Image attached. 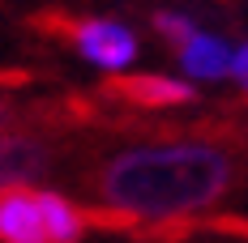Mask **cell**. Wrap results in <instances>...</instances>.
<instances>
[{
  "instance_id": "3957f363",
  "label": "cell",
  "mask_w": 248,
  "mask_h": 243,
  "mask_svg": "<svg viewBox=\"0 0 248 243\" xmlns=\"http://www.w3.org/2000/svg\"><path fill=\"white\" fill-rule=\"evenodd\" d=\"M0 243H47L39 218V192H4L0 196Z\"/></svg>"
},
{
  "instance_id": "6da1fadb",
  "label": "cell",
  "mask_w": 248,
  "mask_h": 243,
  "mask_svg": "<svg viewBox=\"0 0 248 243\" xmlns=\"http://www.w3.org/2000/svg\"><path fill=\"white\" fill-rule=\"evenodd\" d=\"M231 184V162L214 145L128 149L103 171V196L128 218H188L210 209Z\"/></svg>"
},
{
  "instance_id": "52a82bcc",
  "label": "cell",
  "mask_w": 248,
  "mask_h": 243,
  "mask_svg": "<svg viewBox=\"0 0 248 243\" xmlns=\"http://www.w3.org/2000/svg\"><path fill=\"white\" fill-rule=\"evenodd\" d=\"M39 218H43L47 243H77V235H81V214L56 192H39Z\"/></svg>"
},
{
  "instance_id": "7a4b0ae2",
  "label": "cell",
  "mask_w": 248,
  "mask_h": 243,
  "mask_svg": "<svg viewBox=\"0 0 248 243\" xmlns=\"http://www.w3.org/2000/svg\"><path fill=\"white\" fill-rule=\"evenodd\" d=\"M77 39V51L90 60V64H99V69H124V64H133V56H137V39H133V30H124L116 22H81L73 30Z\"/></svg>"
},
{
  "instance_id": "5b68a950",
  "label": "cell",
  "mask_w": 248,
  "mask_h": 243,
  "mask_svg": "<svg viewBox=\"0 0 248 243\" xmlns=\"http://www.w3.org/2000/svg\"><path fill=\"white\" fill-rule=\"evenodd\" d=\"M111 90L137 107H180L193 98V86L175 81V77H120Z\"/></svg>"
},
{
  "instance_id": "9c48e42d",
  "label": "cell",
  "mask_w": 248,
  "mask_h": 243,
  "mask_svg": "<svg viewBox=\"0 0 248 243\" xmlns=\"http://www.w3.org/2000/svg\"><path fill=\"white\" fill-rule=\"evenodd\" d=\"M231 73L240 77V86L248 90V47H240L235 56H231Z\"/></svg>"
},
{
  "instance_id": "8992f818",
  "label": "cell",
  "mask_w": 248,
  "mask_h": 243,
  "mask_svg": "<svg viewBox=\"0 0 248 243\" xmlns=\"http://www.w3.org/2000/svg\"><path fill=\"white\" fill-rule=\"evenodd\" d=\"M180 64L193 77H223V73H231V51H227V43L218 34H193L180 47Z\"/></svg>"
},
{
  "instance_id": "277c9868",
  "label": "cell",
  "mask_w": 248,
  "mask_h": 243,
  "mask_svg": "<svg viewBox=\"0 0 248 243\" xmlns=\"http://www.w3.org/2000/svg\"><path fill=\"white\" fill-rule=\"evenodd\" d=\"M43 162H47V154L30 137H0V196L30 184L43 171Z\"/></svg>"
},
{
  "instance_id": "ba28073f",
  "label": "cell",
  "mask_w": 248,
  "mask_h": 243,
  "mask_svg": "<svg viewBox=\"0 0 248 243\" xmlns=\"http://www.w3.org/2000/svg\"><path fill=\"white\" fill-rule=\"evenodd\" d=\"M154 30L158 34H167V39H180V43H188L197 30H193V22L184 17V13H158L154 17Z\"/></svg>"
},
{
  "instance_id": "30bf717a",
  "label": "cell",
  "mask_w": 248,
  "mask_h": 243,
  "mask_svg": "<svg viewBox=\"0 0 248 243\" xmlns=\"http://www.w3.org/2000/svg\"><path fill=\"white\" fill-rule=\"evenodd\" d=\"M4 120H9V111H4V107H0V124H4Z\"/></svg>"
}]
</instances>
